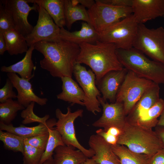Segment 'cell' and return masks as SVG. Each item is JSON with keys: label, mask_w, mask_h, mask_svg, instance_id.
<instances>
[{"label": "cell", "mask_w": 164, "mask_h": 164, "mask_svg": "<svg viewBox=\"0 0 164 164\" xmlns=\"http://www.w3.org/2000/svg\"><path fill=\"white\" fill-rule=\"evenodd\" d=\"M34 45L44 56L40 61L41 68L54 77H72L80 52L78 45L60 39L57 41H42Z\"/></svg>", "instance_id": "1"}, {"label": "cell", "mask_w": 164, "mask_h": 164, "mask_svg": "<svg viewBox=\"0 0 164 164\" xmlns=\"http://www.w3.org/2000/svg\"><path fill=\"white\" fill-rule=\"evenodd\" d=\"M79 45L80 50L76 62L91 68L96 76V85L108 72L124 68L118 58L114 44L98 41L94 43H84Z\"/></svg>", "instance_id": "2"}, {"label": "cell", "mask_w": 164, "mask_h": 164, "mask_svg": "<svg viewBox=\"0 0 164 164\" xmlns=\"http://www.w3.org/2000/svg\"><path fill=\"white\" fill-rule=\"evenodd\" d=\"M117 144L125 146L134 152L150 157L163 148L161 142L152 129L127 121L118 137Z\"/></svg>", "instance_id": "3"}, {"label": "cell", "mask_w": 164, "mask_h": 164, "mask_svg": "<svg viewBox=\"0 0 164 164\" xmlns=\"http://www.w3.org/2000/svg\"><path fill=\"white\" fill-rule=\"evenodd\" d=\"M116 53L120 63L128 70L159 84H164V64L150 60L133 47L116 49Z\"/></svg>", "instance_id": "4"}, {"label": "cell", "mask_w": 164, "mask_h": 164, "mask_svg": "<svg viewBox=\"0 0 164 164\" xmlns=\"http://www.w3.org/2000/svg\"><path fill=\"white\" fill-rule=\"evenodd\" d=\"M133 47L164 64V28L150 29L138 24Z\"/></svg>", "instance_id": "5"}, {"label": "cell", "mask_w": 164, "mask_h": 164, "mask_svg": "<svg viewBox=\"0 0 164 164\" xmlns=\"http://www.w3.org/2000/svg\"><path fill=\"white\" fill-rule=\"evenodd\" d=\"M138 23L132 14L114 23L99 35L98 41L114 44L116 49L133 47Z\"/></svg>", "instance_id": "6"}, {"label": "cell", "mask_w": 164, "mask_h": 164, "mask_svg": "<svg viewBox=\"0 0 164 164\" xmlns=\"http://www.w3.org/2000/svg\"><path fill=\"white\" fill-rule=\"evenodd\" d=\"M87 10L90 24L99 35L114 23L132 14L131 7L113 5L95 0Z\"/></svg>", "instance_id": "7"}, {"label": "cell", "mask_w": 164, "mask_h": 164, "mask_svg": "<svg viewBox=\"0 0 164 164\" xmlns=\"http://www.w3.org/2000/svg\"><path fill=\"white\" fill-rule=\"evenodd\" d=\"M154 82L128 70L116 96V102L122 103L126 116L145 92Z\"/></svg>", "instance_id": "8"}, {"label": "cell", "mask_w": 164, "mask_h": 164, "mask_svg": "<svg viewBox=\"0 0 164 164\" xmlns=\"http://www.w3.org/2000/svg\"><path fill=\"white\" fill-rule=\"evenodd\" d=\"M83 110L79 109L72 112L70 107L67 108L66 113H63L59 108L55 110V115L58 120L55 128L61 135L65 145H70L82 151L88 158H91L94 155V151L90 148L86 149L81 145L76 137L74 126L75 120L83 116Z\"/></svg>", "instance_id": "9"}, {"label": "cell", "mask_w": 164, "mask_h": 164, "mask_svg": "<svg viewBox=\"0 0 164 164\" xmlns=\"http://www.w3.org/2000/svg\"><path fill=\"white\" fill-rule=\"evenodd\" d=\"M73 74L85 93L86 99L84 104L86 109L94 115L100 112L101 109L97 97L101 95L96 86L94 73L91 69L87 70L81 64L76 62Z\"/></svg>", "instance_id": "10"}, {"label": "cell", "mask_w": 164, "mask_h": 164, "mask_svg": "<svg viewBox=\"0 0 164 164\" xmlns=\"http://www.w3.org/2000/svg\"><path fill=\"white\" fill-rule=\"evenodd\" d=\"M37 10L39 15L36 24L32 32L25 37L28 47L42 41H57L60 39V28L44 8L38 5Z\"/></svg>", "instance_id": "11"}, {"label": "cell", "mask_w": 164, "mask_h": 164, "mask_svg": "<svg viewBox=\"0 0 164 164\" xmlns=\"http://www.w3.org/2000/svg\"><path fill=\"white\" fill-rule=\"evenodd\" d=\"M2 3L10 14L15 29L25 37L29 34L33 27L29 22L28 17L32 10L36 11L38 5L30 6L27 0H2Z\"/></svg>", "instance_id": "12"}, {"label": "cell", "mask_w": 164, "mask_h": 164, "mask_svg": "<svg viewBox=\"0 0 164 164\" xmlns=\"http://www.w3.org/2000/svg\"><path fill=\"white\" fill-rule=\"evenodd\" d=\"M97 98L102 107L103 113L101 117L92 124V126L103 128L105 131L111 127L122 130L127 122L123 104L116 102L109 104L101 96Z\"/></svg>", "instance_id": "13"}, {"label": "cell", "mask_w": 164, "mask_h": 164, "mask_svg": "<svg viewBox=\"0 0 164 164\" xmlns=\"http://www.w3.org/2000/svg\"><path fill=\"white\" fill-rule=\"evenodd\" d=\"M132 15L138 24L164 18V0H132Z\"/></svg>", "instance_id": "14"}, {"label": "cell", "mask_w": 164, "mask_h": 164, "mask_svg": "<svg viewBox=\"0 0 164 164\" xmlns=\"http://www.w3.org/2000/svg\"><path fill=\"white\" fill-rule=\"evenodd\" d=\"M128 71L124 67L121 70L110 71L96 84L105 101L108 100L111 103L116 102L117 95Z\"/></svg>", "instance_id": "15"}, {"label": "cell", "mask_w": 164, "mask_h": 164, "mask_svg": "<svg viewBox=\"0 0 164 164\" xmlns=\"http://www.w3.org/2000/svg\"><path fill=\"white\" fill-rule=\"evenodd\" d=\"M7 76L17 90V101L24 107H27L32 102L42 106L46 104L48 99L40 97L35 94L29 80L19 77L13 73H7Z\"/></svg>", "instance_id": "16"}, {"label": "cell", "mask_w": 164, "mask_h": 164, "mask_svg": "<svg viewBox=\"0 0 164 164\" xmlns=\"http://www.w3.org/2000/svg\"><path fill=\"white\" fill-rule=\"evenodd\" d=\"M159 84L154 83L143 94L129 113L126 116L127 122L137 123L160 99Z\"/></svg>", "instance_id": "17"}, {"label": "cell", "mask_w": 164, "mask_h": 164, "mask_svg": "<svg viewBox=\"0 0 164 164\" xmlns=\"http://www.w3.org/2000/svg\"><path fill=\"white\" fill-rule=\"evenodd\" d=\"M88 145L94 153L91 158L99 164H121L118 158L114 152L111 145L99 135L90 137Z\"/></svg>", "instance_id": "18"}, {"label": "cell", "mask_w": 164, "mask_h": 164, "mask_svg": "<svg viewBox=\"0 0 164 164\" xmlns=\"http://www.w3.org/2000/svg\"><path fill=\"white\" fill-rule=\"evenodd\" d=\"M61 39L78 44L84 43H94L98 41L99 35L90 24L83 22L80 30L70 32L64 28L60 29Z\"/></svg>", "instance_id": "19"}, {"label": "cell", "mask_w": 164, "mask_h": 164, "mask_svg": "<svg viewBox=\"0 0 164 164\" xmlns=\"http://www.w3.org/2000/svg\"><path fill=\"white\" fill-rule=\"evenodd\" d=\"M61 79L62 91L56 95L57 99L67 102L71 106L77 104L84 106L85 95L77 83L71 77H64Z\"/></svg>", "instance_id": "20"}, {"label": "cell", "mask_w": 164, "mask_h": 164, "mask_svg": "<svg viewBox=\"0 0 164 164\" xmlns=\"http://www.w3.org/2000/svg\"><path fill=\"white\" fill-rule=\"evenodd\" d=\"M56 121L55 118H50L45 122L31 127L23 125L15 127L12 123L7 125L0 122V130L12 133L25 139L48 132L50 129L55 128Z\"/></svg>", "instance_id": "21"}, {"label": "cell", "mask_w": 164, "mask_h": 164, "mask_svg": "<svg viewBox=\"0 0 164 164\" xmlns=\"http://www.w3.org/2000/svg\"><path fill=\"white\" fill-rule=\"evenodd\" d=\"M44 8L55 23L60 28L66 26L64 14V0H27Z\"/></svg>", "instance_id": "22"}, {"label": "cell", "mask_w": 164, "mask_h": 164, "mask_svg": "<svg viewBox=\"0 0 164 164\" xmlns=\"http://www.w3.org/2000/svg\"><path fill=\"white\" fill-rule=\"evenodd\" d=\"M54 152L55 164H80L88 158L80 150L65 145L57 147Z\"/></svg>", "instance_id": "23"}, {"label": "cell", "mask_w": 164, "mask_h": 164, "mask_svg": "<svg viewBox=\"0 0 164 164\" xmlns=\"http://www.w3.org/2000/svg\"><path fill=\"white\" fill-rule=\"evenodd\" d=\"M34 50V45L29 47L22 60L9 66H2L0 68L1 71L3 72L17 73L21 77L30 80L34 76V74H32V72L35 67L32 59Z\"/></svg>", "instance_id": "24"}, {"label": "cell", "mask_w": 164, "mask_h": 164, "mask_svg": "<svg viewBox=\"0 0 164 164\" xmlns=\"http://www.w3.org/2000/svg\"><path fill=\"white\" fill-rule=\"evenodd\" d=\"M2 33L6 44L7 51L10 55L21 54L28 51V46L25 36L16 29H12Z\"/></svg>", "instance_id": "25"}, {"label": "cell", "mask_w": 164, "mask_h": 164, "mask_svg": "<svg viewBox=\"0 0 164 164\" xmlns=\"http://www.w3.org/2000/svg\"><path fill=\"white\" fill-rule=\"evenodd\" d=\"M64 14L66 26L69 30L73 23L78 21H83L90 24L86 8L80 4H73L70 0H64Z\"/></svg>", "instance_id": "26"}, {"label": "cell", "mask_w": 164, "mask_h": 164, "mask_svg": "<svg viewBox=\"0 0 164 164\" xmlns=\"http://www.w3.org/2000/svg\"><path fill=\"white\" fill-rule=\"evenodd\" d=\"M111 146L121 164H148L151 158L145 155L134 152L123 145L117 144Z\"/></svg>", "instance_id": "27"}, {"label": "cell", "mask_w": 164, "mask_h": 164, "mask_svg": "<svg viewBox=\"0 0 164 164\" xmlns=\"http://www.w3.org/2000/svg\"><path fill=\"white\" fill-rule=\"evenodd\" d=\"M17 101L9 98L0 104V122L9 125L17 116L18 111L25 109Z\"/></svg>", "instance_id": "28"}, {"label": "cell", "mask_w": 164, "mask_h": 164, "mask_svg": "<svg viewBox=\"0 0 164 164\" xmlns=\"http://www.w3.org/2000/svg\"><path fill=\"white\" fill-rule=\"evenodd\" d=\"M164 108V100L160 98L137 123L145 127L152 129L157 125L158 118Z\"/></svg>", "instance_id": "29"}, {"label": "cell", "mask_w": 164, "mask_h": 164, "mask_svg": "<svg viewBox=\"0 0 164 164\" xmlns=\"http://www.w3.org/2000/svg\"><path fill=\"white\" fill-rule=\"evenodd\" d=\"M24 138L7 131L0 130V140L6 149L14 152H23Z\"/></svg>", "instance_id": "30"}, {"label": "cell", "mask_w": 164, "mask_h": 164, "mask_svg": "<svg viewBox=\"0 0 164 164\" xmlns=\"http://www.w3.org/2000/svg\"><path fill=\"white\" fill-rule=\"evenodd\" d=\"M49 137L46 148L43 155L39 164H42L53 157L55 149L57 147L65 145L61 135L55 128L50 129Z\"/></svg>", "instance_id": "31"}, {"label": "cell", "mask_w": 164, "mask_h": 164, "mask_svg": "<svg viewBox=\"0 0 164 164\" xmlns=\"http://www.w3.org/2000/svg\"><path fill=\"white\" fill-rule=\"evenodd\" d=\"M44 150L24 144L23 156V164H39Z\"/></svg>", "instance_id": "32"}, {"label": "cell", "mask_w": 164, "mask_h": 164, "mask_svg": "<svg viewBox=\"0 0 164 164\" xmlns=\"http://www.w3.org/2000/svg\"><path fill=\"white\" fill-rule=\"evenodd\" d=\"M35 102H32L21 113V117L23 119V124H27L37 122L39 123H44L49 119L50 115L46 114L43 117L36 115L33 112Z\"/></svg>", "instance_id": "33"}, {"label": "cell", "mask_w": 164, "mask_h": 164, "mask_svg": "<svg viewBox=\"0 0 164 164\" xmlns=\"http://www.w3.org/2000/svg\"><path fill=\"white\" fill-rule=\"evenodd\" d=\"M13 29L14 26L10 14L0 2V32H4Z\"/></svg>", "instance_id": "34"}, {"label": "cell", "mask_w": 164, "mask_h": 164, "mask_svg": "<svg viewBox=\"0 0 164 164\" xmlns=\"http://www.w3.org/2000/svg\"><path fill=\"white\" fill-rule=\"evenodd\" d=\"M49 137V132L25 138L24 143L45 150Z\"/></svg>", "instance_id": "35"}, {"label": "cell", "mask_w": 164, "mask_h": 164, "mask_svg": "<svg viewBox=\"0 0 164 164\" xmlns=\"http://www.w3.org/2000/svg\"><path fill=\"white\" fill-rule=\"evenodd\" d=\"M13 84L9 79H6L4 86L0 89V102H5L9 98H17V95L13 91Z\"/></svg>", "instance_id": "36"}, {"label": "cell", "mask_w": 164, "mask_h": 164, "mask_svg": "<svg viewBox=\"0 0 164 164\" xmlns=\"http://www.w3.org/2000/svg\"><path fill=\"white\" fill-rule=\"evenodd\" d=\"M96 134L103 138L108 143L111 145L117 144L118 137L113 135L104 131L100 128L96 131Z\"/></svg>", "instance_id": "37"}, {"label": "cell", "mask_w": 164, "mask_h": 164, "mask_svg": "<svg viewBox=\"0 0 164 164\" xmlns=\"http://www.w3.org/2000/svg\"><path fill=\"white\" fill-rule=\"evenodd\" d=\"M148 164H164V149H160L151 157Z\"/></svg>", "instance_id": "38"}, {"label": "cell", "mask_w": 164, "mask_h": 164, "mask_svg": "<svg viewBox=\"0 0 164 164\" xmlns=\"http://www.w3.org/2000/svg\"><path fill=\"white\" fill-rule=\"evenodd\" d=\"M101 2L113 5L131 7L132 0H99Z\"/></svg>", "instance_id": "39"}, {"label": "cell", "mask_w": 164, "mask_h": 164, "mask_svg": "<svg viewBox=\"0 0 164 164\" xmlns=\"http://www.w3.org/2000/svg\"><path fill=\"white\" fill-rule=\"evenodd\" d=\"M75 5L80 4L88 9L91 8L94 4L95 1L93 0H71Z\"/></svg>", "instance_id": "40"}, {"label": "cell", "mask_w": 164, "mask_h": 164, "mask_svg": "<svg viewBox=\"0 0 164 164\" xmlns=\"http://www.w3.org/2000/svg\"><path fill=\"white\" fill-rule=\"evenodd\" d=\"M155 131L161 142L163 148L164 149V126H156Z\"/></svg>", "instance_id": "41"}, {"label": "cell", "mask_w": 164, "mask_h": 164, "mask_svg": "<svg viewBox=\"0 0 164 164\" xmlns=\"http://www.w3.org/2000/svg\"><path fill=\"white\" fill-rule=\"evenodd\" d=\"M7 51L6 43L2 32H0V55H2Z\"/></svg>", "instance_id": "42"}, {"label": "cell", "mask_w": 164, "mask_h": 164, "mask_svg": "<svg viewBox=\"0 0 164 164\" xmlns=\"http://www.w3.org/2000/svg\"><path fill=\"white\" fill-rule=\"evenodd\" d=\"M106 132L113 135L118 137L121 134L122 130L115 127H111L109 128Z\"/></svg>", "instance_id": "43"}, {"label": "cell", "mask_w": 164, "mask_h": 164, "mask_svg": "<svg viewBox=\"0 0 164 164\" xmlns=\"http://www.w3.org/2000/svg\"><path fill=\"white\" fill-rule=\"evenodd\" d=\"M157 126H164V108L160 116Z\"/></svg>", "instance_id": "44"}, {"label": "cell", "mask_w": 164, "mask_h": 164, "mask_svg": "<svg viewBox=\"0 0 164 164\" xmlns=\"http://www.w3.org/2000/svg\"><path fill=\"white\" fill-rule=\"evenodd\" d=\"M80 164H99L92 158H87L86 160Z\"/></svg>", "instance_id": "45"}, {"label": "cell", "mask_w": 164, "mask_h": 164, "mask_svg": "<svg viewBox=\"0 0 164 164\" xmlns=\"http://www.w3.org/2000/svg\"><path fill=\"white\" fill-rule=\"evenodd\" d=\"M42 164H55L53 157L47 160Z\"/></svg>", "instance_id": "46"}]
</instances>
